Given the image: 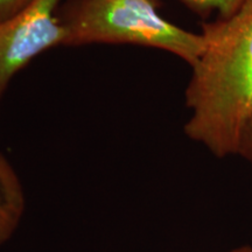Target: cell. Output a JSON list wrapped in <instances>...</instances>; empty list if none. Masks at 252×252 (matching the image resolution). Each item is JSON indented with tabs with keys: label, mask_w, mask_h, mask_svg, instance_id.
I'll return each instance as SVG.
<instances>
[{
	"label": "cell",
	"mask_w": 252,
	"mask_h": 252,
	"mask_svg": "<svg viewBox=\"0 0 252 252\" xmlns=\"http://www.w3.org/2000/svg\"><path fill=\"white\" fill-rule=\"evenodd\" d=\"M191 65L186 134L217 158L239 156L252 126V0L232 17L203 26Z\"/></svg>",
	"instance_id": "cell-1"
},
{
	"label": "cell",
	"mask_w": 252,
	"mask_h": 252,
	"mask_svg": "<svg viewBox=\"0 0 252 252\" xmlns=\"http://www.w3.org/2000/svg\"><path fill=\"white\" fill-rule=\"evenodd\" d=\"M67 45L127 43L159 48L193 65L204 37L169 23L151 0H82L68 20Z\"/></svg>",
	"instance_id": "cell-2"
},
{
	"label": "cell",
	"mask_w": 252,
	"mask_h": 252,
	"mask_svg": "<svg viewBox=\"0 0 252 252\" xmlns=\"http://www.w3.org/2000/svg\"><path fill=\"white\" fill-rule=\"evenodd\" d=\"M60 0H33L0 23V100L19 70L45 50L67 45L69 32L55 15Z\"/></svg>",
	"instance_id": "cell-3"
},
{
	"label": "cell",
	"mask_w": 252,
	"mask_h": 252,
	"mask_svg": "<svg viewBox=\"0 0 252 252\" xmlns=\"http://www.w3.org/2000/svg\"><path fill=\"white\" fill-rule=\"evenodd\" d=\"M25 213V195L9 162L0 154V245L7 243L20 225Z\"/></svg>",
	"instance_id": "cell-4"
},
{
	"label": "cell",
	"mask_w": 252,
	"mask_h": 252,
	"mask_svg": "<svg viewBox=\"0 0 252 252\" xmlns=\"http://www.w3.org/2000/svg\"><path fill=\"white\" fill-rule=\"evenodd\" d=\"M185 4L198 12L215 11L222 15L223 19L232 17L247 0H182Z\"/></svg>",
	"instance_id": "cell-5"
},
{
	"label": "cell",
	"mask_w": 252,
	"mask_h": 252,
	"mask_svg": "<svg viewBox=\"0 0 252 252\" xmlns=\"http://www.w3.org/2000/svg\"><path fill=\"white\" fill-rule=\"evenodd\" d=\"M33 0H0V23L12 18Z\"/></svg>",
	"instance_id": "cell-6"
},
{
	"label": "cell",
	"mask_w": 252,
	"mask_h": 252,
	"mask_svg": "<svg viewBox=\"0 0 252 252\" xmlns=\"http://www.w3.org/2000/svg\"><path fill=\"white\" fill-rule=\"evenodd\" d=\"M239 156L244 157L252 165V126L250 127V130L248 131L247 135H245L243 146H242L241 154Z\"/></svg>",
	"instance_id": "cell-7"
},
{
	"label": "cell",
	"mask_w": 252,
	"mask_h": 252,
	"mask_svg": "<svg viewBox=\"0 0 252 252\" xmlns=\"http://www.w3.org/2000/svg\"><path fill=\"white\" fill-rule=\"evenodd\" d=\"M225 252H252V247H250V245H242V247L234 248Z\"/></svg>",
	"instance_id": "cell-8"
}]
</instances>
